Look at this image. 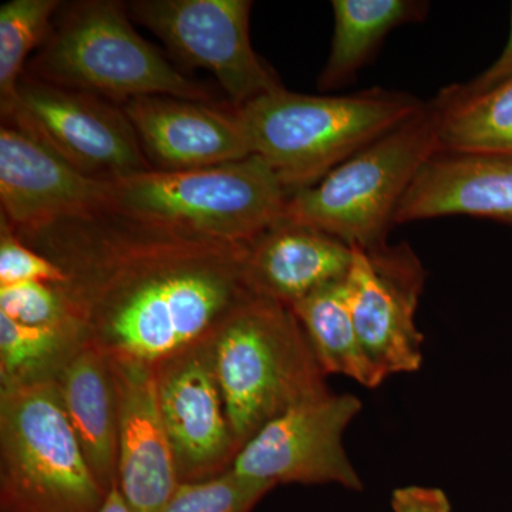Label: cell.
Listing matches in <instances>:
<instances>
[{"label":"cell","instance_id":"obj_1","mask_svg":"<svg viewBox=\"0 0 512 512\" xmlns=\"http://www.w3.org/2000/svg\"><path fill=\"white\" fill-rule=\"evenodd\" d=\"M16 235L66 275L56 285L109 357L156 366L205 342L254 298L249 244L201 237L114 208Z\"/></svg>","mask_w":512,"mask_h":512},{"label":"cell","instance_id":"obj_2","mask_svg":"<svg viewBox=\"0 0 512 512\" xmlns=\"http://www.w3.org/2000/svg\"><path fill=\"white\" fill-rule=\"evenodd\" d=\"M424 107L417 97L383 89L309 96L282 87L234 111L252 154L264 158L293 195Z\"/></svg>","mask_w":512,"mask_h":512},{"label":"cell","instance_id":"obj_3","mask_svg":"<svg viewBox=\"0 0 512 512\" xmlns=\"http://www.w3.org/2000/svg\"><path fill=\"white\" fill-rule=\"evenodd\" d=\"M208 345L239 450L269 421L332 393L301 322L284 303L248 299Z\"/></svg>","mask_w":512,"mask_h":512},{"label":"cell","instance_id":"obj_4","mask_svg":"<svg viewBox=\"0 0 512 512\" xmlns=\"http://www.w3.org/2000/svg\"><path fill=\"white\" fill-rule=\"evenodd\" d=\"M128 18L126 3L116 0L62 6L25 73L117 106L146 96L211 104L210 92L171 66Z\"/></svg>","mask_w":512,"mask_h":512},{"label":"cell","instance_id":"obj_5","mask_svg":"<svg viewBox=\"0 0 512 512\" xmlns=\"http://www.w3.org/2000/svg\"><path fill=\"white\" fill-rule=\"evenodd\" d=\"M437 153L439 114L429 103L318 184L291 195L285 220L320 229L349 247H383L404 195Z\"/></svg>","mask_w":512,"mask_h":512},{"label":"cell","instance_id":"obj_6","mask_svg":"<svg viewBox=\"0 0 512 512\" xmlns=\"http://www.w3.org/2000/svg\"><path fill=\"white\" fill-rule=\"evenodd\" d=\"M291 194L264 158L113 181L111 208L201 237L249 242L285 220Z\"/></svg>","mask_w":512,"mask_h":512},{"label":"cell","instance_id":"obj_7","mask_svg":"<svg viewBox=\"0 0 512 512\" xmlns=\"http://www.w3.org/2000/svg\"><path fill=\"white\" fill-rule=\"evenodd\" d=\"M2 512H97V483L56 382L0 389Z\"/></svg>","mask_w":512,"mask_h":512},{"label":"cell","instance_id":"obj_8","mask_svg":"<svg viewBox=\"0 0 512 512\" xmlns=\"http://www.w3.org/2000/svg\"><path fill=\"white\" fill-rule=\"evenodd\" d=\"M2 121L94 180L119 181L154 170L120 106L28 73L20 79L15 107Z\"/></svg>","mask_w":512,"mask_h":512},{"label":"cell","instance_id":"obj_9","mask_svg":"<svg viewBox=\"0 0 512 512\" xmlns=\"http://www.w3.org/2000/svg\"><path fill=\"white\" fill-rule=\"evenodd\" d=\"M249 0H134L128 15L190 66L214 74L234 109L282 89L252 49Z\"/></svg>","mask_w":512,"mask_h":512},{"label":"cell","instance_id":"obj_10","mask_svg":"<svg viewBox=\"0 0 512 512\" xmlns=\"http://www.w3.org/2000/svg\"><path fill=\"white\" fill-rule=\"evenodd\" d=\"M362 407L348 393H329L292 407L242 447L232 471L274 488L339 484L360 491L362 478L346 453L343 434Z\"/></svg>","mask_w":512,"mask_h":512},{"label":"cell","instance_id":"obj_11","mask_svg":"<svg viewBox=\"0 0 512 512\" xmlns=\"http://www.w3.org/2000/svg\"><path fill=\"white\" fill-rule=\"evenodd\" d=\"M352 249L346 298L363 352L384 380L417 372L424 336L416 313L426 282L420 259L407 244Z\"/></svg>","mask_w":512,"mask_h":512},{"label":"cell","instance_id":"obj_12","mask_svg":"<svg viewBox=\"0 0 512 512\" xmlns=\"http://www.w3.org/2000/svg\"><path fill=\"white\" fill-rule=\"evenodd\" d=\"M156 377L180 484L231 470L241 450L229 426L208 340L158 363Z\"/></svg>","mask_w":512,"mask_h":512},{"label":"cell","instance_id":"obj_13","mask_svg":"<svg viewBox=\"0 0 512 512\" xmlns=\"http://www.w3.org/2000/svg\"><path fill=\"white\" fill-rule=\"evenodd\" d=\"M113 181L87 177L19 128H0V217L15 232L111 207Z\"/></svg>","mask_w":512,"mask_h":512},{"label":"cell","instance_id":"obj_14","mask_svg":"<svg viewBox=\"0 0 512 512\" xmlns=\"http://www.w3.org/2000/svg\"><path fill=\"white\" fill-rule=\"evenodd\" d=\"M117 407V485L133 512H163L180 480L158 403L156 366L110 357Z\"/></svg>","mask_w":512,"mask_h":512},{"label":"cell","instance_id":"obj_15","mask_svg":"<svg viewBox=\"0 0 512 512\" xmlns=\"http://www.w3.org/2000/svg\"><path fill=\"white\" fill-rule=\"evenodd\" d=\"M156 171L197 170L254 156L235 111L168 96L120 106Z\"/></svg>","mask_w":512,"mask_h":512},{"label":"cell","instance_id":"obj_16","mask_svg":"<svg viewBox=\"0 0 512 512\" xmlns=\"http://www.w3.org/2000/svg\"><path fill=\"white\" fill-rule=\"evenodd\" d=\"M450 215L512 224V157L437 153L414 178L394 225Z\"/></svg>","mask_w":512,"mask_h":512},{"label":"cell","instance_id":"obj_17","mask_svg":"<svg viewBox=\"0 0 512 512\" xmlns=\"http://www.w3.org/2000/svg\"><path fill=\"white\" fill-rule=\"evenodd\" d=\"M353 249L309 225L284 220L249 242L245 276L259 298L295 305L333 282L343 281Z\"/></svg>","mask_w":512,"mask_h":512},{"label":"cell","instance_id":"obj_18","mask_svg":"<svg viewBox=\"0 0 512 512\" xmlns=\"http://www.w3.org/2000/svg\"><path fill=\"white\" fill-rule=\"evenodd\" d=\"M64 412L106 493L117 484L119 407L110 357L86 342L55 380Z\"/></svg>","mask_w":512,"mask_h":512},{"label":"cell","instance_id":"obj_19","mask_svg":"<svg viewBox=\"0 0 512 512\" xmlns=\"http://www.w3.org/2000/svg\"><path fill=\"white\" fill-rule=\"evenodd\" d=\"M332 49L320 74L319 89L348 83L382 45L384 37L406 23L426 18L429 3L420 0H333Z\"/></svg>","mask_w":512,"mask_h":512},{"label":"cell","instance_id":"obj_20","mask_svg":"<svg viewBox=\"0 0 512 512\" xmlns=\"http://www.w3.org/2000/svg\"><path fill=\"white\" fill-rule=\"evenodd\" d=\"M323 372L350 377L367 389L384 382L369 362L353 323L345 279L323 286L292 306Z\"/></svg>","mask_w":512,"mask_h":512},{"label":"cell","instance_id":"obj_21","mask_svg":"<svg viewBox=\"0 0 512 512\" xmlns=\"http://www.w3.org/2000/svg\"><path fill=\"white\" fill-rule=\"evenodd\" d=\"M431 103L439 114L440 153L512 157V80L466 100Z\"/></svg>","mask_w":512,"mask_h":512},{"label":"cell","instance_id":"obj_22","mask_svg":"<svg viewBox=\"0 0 512 512\" xmlns=\"http://www.w3.org/2000/svg\"><path fill=\"white\" fill-rule=\"evenodd\" d=\"M86 342L82 329L22 325L0 313V389L55 382Z\"/></svg>","mask_w":512,"mask_h":512},{"label":"cell","instance_id":"obj_23","mask_svg":"<svg viewBox=\"0 0 512 512\" xmlns=\"http://www.w3.org/2000/svg\"><path fill=\"white\" fill-rule=\"evenodd\" d=\"M59 0H10L0 8V111L2 120L16 104L28 56L52 32Z\"/></svg>","mask_w":512,"mask_h":512},{"label":"cell","instance_id":"obj_24","mask_svg":"<svg viewBox=\"0 0 512 512\" xmlns=\"http://www.w3.org/2000/svg\"><path fill=\"white\" fill-rule=\"evenodd\" d=\"M272 485L228 470L198 483H181L163 512H251Z\"/></svg>","mask_w":512,"mask_h":512},{"label":"cell","instance_id":"obj_25","mask_svg":"<svg viewBox=\"0 0 512 512\" xmlns=\"http://www.w3.org/2000/svg\"><path fill=\"white\" fill-rule=\"evenodd\" d=\"M0 313L22 325L82 329L66 296L46 282L0 286Z\"/></svg>","mask_w":512,"mask_h":512},{"label":"cell","instance_id":"obj_26","mask_svg":"<svg viewBox=\"0 0 512 512\" xmlns=\"http://www.w3.org/2000/svg\"><path fill=\"white\" fill-rule=\"evenodd\" d=\"M66 279L59 266L29 248L8 221L0 217V286L22 282L63 285Z\"/></svg>","mask_w":512,"mask_h":512},{"label":"cell","instance_id":"obj_27","mask_svg":"<svg viewBox=\"0 0 512 512\" xmlns=\"http://www.w3.org/2000/svg\"><path fill=\"white\" fill-rule=\"evenodd\" d=\"M512 80V5L511 29L507 46L503 53L484 73L466 84H453L441 90L439 97L443 100H466L491 92Z\"/></svg>","mask_w":512,"mask_h":512},{"label":"cell","instance_id":"obj_28","mask_svg":"<svg viewBox=\"0 0 512 512\" xmlns=\"http://www.w3.org/2000/svg\"><path fill=\"white\" fill-rule=\"evenodd\" d=\"M393 512H451L447 494L440 488L409 485L394 490Z\"/></svg>","mask_w":512,"mask_h":512},{"label":"cell","instance_id":"obj_29","mask_svg":"<svg viewBox=\"0 0 512 512\" xmlns=\"http://www.w3.org/2000/svg\"><path fill=\"white\" fill-rule=\"evenodd\" d=\"M97 512H133L128 507L127 501L124 500L123 494L119 490V485H114L104 498L100 510Z\"/></svg>","mask_w":512,"mask_h":512}]
</instances>
